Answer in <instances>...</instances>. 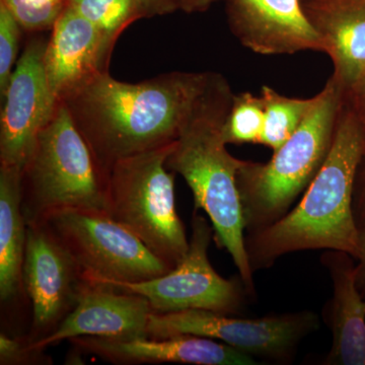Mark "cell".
Masks as SVG:
<instances>
[{
  "instance_id": "7402d4cb",
  "label": "cell",
  "mask_w": 365,
  "mask_h": 365,
  "mask_svg": "<svg viewBox=\"0 0 365 365\" xmlns=\"http://www.w3.org/2000/svg\"><path fill=\"white\" fill-rule=\"evenodd\" d=\"M26 32L52 30L69 0H0Z\"/></svg>"
},
{
  "instance_id": "ba28073f",
  "label": "cell",
  "mask_w": 365,
  "mask_h": 365,
  "mask_svg": "<svg viewBox=\"0 0 365 365\" xmlns=\"http://www.w3.org/2000/svg\"><path fill=\"white\" fill-rule=\"evenodd\" d=\"M319 326L318 314L311 311L244 319L207 309H186L151 312L146 332L153 339L189 335L220 340L255 359L287 364L302 341Z\"/></svg>"
},
{
  "instance_id": "d4e9b609",
  "label": "cell",
  "mask_w": 365,
  "mask_h": 365,
  "mask_svg": "<svg viewBox=\"0 0 365 365\" xmlns=\"http://www.w3.org/2000/svg\"><path fill=\"white\" fill-rule=\"evenodd\" d=\"M353 213L357 225L365 222V155L360 163L353 193Z\"/></svg>"
},
{
  "instance_id": "484cf974",
  "label": "cell",
  "mask_w": 365,
  "mask_h": 365,
  "mask_svg": "<svg viewBox=\"0 0 365 365\" xmlns=\"http://www.w3.org/2000/svg\"><path fill=\"white\" fill-rule=\"evenodd\" d=\"M355 277L360 294L365 299V222L359 227V250H357Z\"/></svg>"
},
{
  "instance_id": "4fadbf2b",
  "label": "cell",
  "mask_w": 365,
  "mask_h": 365,
  "mask_svg": "<svg viewBox=\"0 0 365 365\" xmlns=\"http://www.w3.org/2000/svg\"><path fill=\"white\" fill-rule=\"evenodd\" d=\"M150 314L145 297L86 278L73 311L54 333L30 345L33 349L45 350L61 341L86 336L111 339L148 337Z\"/></svg>"
},
{
  "instance_id": "e0dca14e",
  "label": "cell",
  "mask_w": 365,
  "mask_h": 365,
  "mask_svg": "<svg viewBox=\"0 0 365 365\" xmlns=\"http://www.w3.org/2000/svg\"><path fill=\"white\" fill-rule=\"evenodd\" d=\"M302 6L323 52L332 59V78L349 93L365 78V0H323Z\"/></svg>"
},
{
  "instance_id": "d6986e66",
  "label": "cell",
  "mask_w": 365,
  "mask_h": 365,
  "mask_svg": "<svg viewBox=\"0 0 365 365\" xmlns=\"http://www.w3.org/2000/svg\"><path fill=\"white\" fill-rule=\"evenodd\" d=\"M261 98L265 108V119L259 144L276 151L299 129L313 109L316 97L288 98L264 86Z\"/></svg>"
},
{
  "instance_id": "9c48e42d",
  "label": "cell",
  "mask_w": 365,
  "mask_h": 365,
  "mask_svg": "<svg viewBox=\"0 0 365 365\" xmlns=\"http://www.w3.org/2000/svg\"><path fill=\"white\" fill-rule=\"evenodd\" d=\"M212 240V225L198 215V211H194L188 252L169 273L141 282L97 283L112 285L145 297L153 313L207 309L239 316L247 297H252L251 294L241 277L225 279L213 269L208 258Z\"/></svg>"
},
{
  "instance_id": "8992f818",
  "label": "cell",
  "mask_w": 365,
  "mask_h": 365,
  "mask_svg": "<svg viewBox=\"0 0 365 365\" xmlns=\"http://www.w3.org/2000/svg\"><path fill=\"white\" fill-rule=\"evenodd\" d=\"M174 144L118 160L107 179L108 215L173 268L189 249L177 212L176 173L165 165Z\"/></svg>"
},
{
  "instance_id": "5bb4252c",
  "label": "cell",
  "mask_w": 365,
  "mask_h": 365,
  "mask_svg": "<svg viewBox=\"0 0 365 365\" xmlns=\"http://www.w3.org/2000/svg\"><path fill=\"white\" fill-rule=\"evenodd\" d=\"M111 55L97 28L68 4L45 48L44 68L52 95L61 103L98 74L109 72Z\"/></svg>"
},
{
  "instance_id": "277c9868",
  "label": "cell",
  "mask_w": 365,
  "mask_h": 365,
  "mask_svg": "<svg viewBox=\"0 0 365 365\" xmlns=\"http://www.w3.org/2000/svg\"><path fill=\"white\" fill-rule=\"evenodd\" d=\"M344 97L331 76L299 129L269 162L242 160L237 184L248 234L287 215L313 182L332 148Z\"/></svg>"
},
{
  "instance_id": "83f0119b",
  "label": "cell",
  "mask_w": 365,
  "mask_h": 365,
  "mask_svg": "<svg viewBox=\"0 0 365 365\" xmlns=\"http://www.w3.org/2000/svg\"><path fill=\"white\" fill-rule=\"evenodd\" d=\"M365 126V78L349 93H345Z\"/></svg>"
},
{
  "instance_id": "5b68a950",
  "label": "cell",
  "mask_w": 365,
  "mask_h": 365,
  "mask_svg": "<svg viewBox=\"0 0 365 365\" xmlns=\"http://www.w3.org/2000/svg\"><path fill=\"white\" fill-rule=\"evenodd\" d=\"M108 176L63 103L41 130L21 170V210L26 225L66 210L108 213Z\"/></svg>"
},
{
  "instance_id": "f1b7e54d",
  "label": "cell",
  "mask_w": 365,
  "mask_h": 365,
  "mask_svg": "<svg viewBox=\"0 0 365 365\" xmlns=\"http://www.w3.org/2000/svg\"><path fill=\"white\" fill-rule=\"evenodd\" d=\"M220 0H178L179 9L187 14L203 13Z\"/></svg>"
},
{
  "instance_id": "3957f363",
  "label": "cell",
  "mask_w": 365,
  "mask_h": 365,
  "mask_svg": "<svg viewBox=\"0 0 365 365\" xmlns=\"http://www.w3.org/2000/svg\"><path fill=\"white\" fill-rule=\"evenodd\" d=\"M235 93L225 76L215 73L193 116L182 129L167 158L168 169L181 175L194 197V211L210 218L213 240L227 250L252 297H256L254 272L246 249V225L237 174L242 163L230 155L222 126Z\"/></svg>"
},
{
  "instance_id": "9a60e30c",
  "label": "cell",
  "mask_w": 365,
  "mask_h": 365,
  "mask_svg": "<svg viewBox=\"0 0 365 365\" xmlns=\"http://www.w3.org/2000/svg\"><path fill=\"white\" fill-rule=\"evenodd\" d=\"M81 352L96 355L115 364H186L197 365H256L246 353L222 342L197 336H176L165 339L86 337L69 340Z\"/></svg>"
},
{
  "instance_id": "44dd1931",
  "label": "cell",
  "mask_w": 365,
  "mask_h": 365,
  "mask_svg": "<svg viewBox=\"0 0 365 365\" xmlns=\"http://www.w3.org/2000/svg\"><path fill=\"white\" fill-rule=\"evenodd\" d=\"M265 108L260 97L251 93L234 96L230 112L222 126V137L227 144L260 143Z\"/></svg>"
},
{
  "instance_id": "8fae6325",
  "label": "cell",
  "mask_w": 365,
  "mask_h": 365,
  "mask_svg": "<svg viewBox=\"0 0 365 365\" xmlns=\"http://www.w3.org/2000/svg\"><path fill=\"white\" fill-rule=\"evenodd\" d=\"M46 44L39 38L28 42L1 97L0 165L23 170L38 135L59 104L46 76Z\"/></svg>"
},
{
  "instance_id": "52a82bcc",
  "label": "cell",
  "mask_w": 365,
  "mask_h": 365,
  "mask_svg": "<svg viewBox=\"0 0 365 365\" xmlns=\"http://www.w3.org/2000/svg\"><path fill=\"white\" fill-rule=\"evenodd\" d=\"M93 282H141L172 271L140 239L108 213L66 210L44 222Z\"/></svg>"
},
{
  "instance_id": "ffe728a7",
  "label": "cell",
  "mask_w": 365,
  "mask_h": 365,
  "mask_svg": "<svg viewBox=\"0 0 365 365\" xmlns=\"http://www.w3.org/2000/svg\"><path fill=\"white\" fill-rule=\"evenodd\" d=\"M69 6L97 28L110 52L124 30L146 19L140 0H69Z\"/></svg>"
},
{
  "instance_id": "f546056e",
  "label": "cell",
  "mask_w": 365,
  "mask_h": 365,
  "mask_svg": "<svg viewBox=\"0 0 365 365\" xmlns=\"http://www.w3.org/2000/svg\"><path fill=\"white\" fill-rule=\"evenodd\" d=\"M323 1V0H302V4H311V2Z\"/></svg>"
},
{
  "instance_id": "30bf717a",
  "label": "cell",
  "mask_w": 365,
  "mask_h": 365,
  "mask_svg": "<svg viewBox=\"0 0 365 365\" xmlns=\"http://www.w3.org/2000/svg\"><path fill=\"white\" fill-rule=\"evenodd\" d=\"M86 277L45 223L26 225L24 290L33 307L30 344L54 333L78 304Z\"/></svg>"
},
{
  "instance_id": "cb8c5ba5",
  "label": "cell",
  "mask_w": 365,
  "mask_h": 365,
  "mask_svg": "<svg viewBox=\"0 0 365 365\" xmlns=\"http://www.w3.org/2000/svg\"><path fill=\"white\" fill-rule=\"evenodd\" d=\"M45 350L33 349L26 338H11L0 334V364H52V359L46 356Z\"/></svg>"
},
{
  "instance_id": "7c38bea8",
  "label": "cell",
  "mask_w": 365,
  "mask_h": 365,
  "mask_svg": "<svg viewBox=\"0 0 365 365\" xmlns=\"http://www.w3.org/2000/svg\"><path fill=\"white\" fill-rule=\"evenodd\" d=\"M230 31L242 46L262 55L323 52L302 0H225Z\"/></svg>"
},
{
  "instance_id": "ac0fdd59",
  "label": "cell",
  "mask_w": 365,
  "mask_h": 365,
  "mask_svg": "<svg viewBox=\"0 0 365 365\" xmlns=\"http://www.w3.org/2000/svg\"><path fill=\"white\" fill-rule=\"evenodd\" d=\"M21 169L0 165V299H18L24 290L26 222L21 210Z\"/></svg>"
},
{
  "instance_id": "4316f807",
  "label": "cell",
  "mask_w": 365,
  "mask_h": 365,
  "mask_svg": "<svg viewBox=\"0 0 365 365\" xmlns=\"http://www.w3.org/2000/svg\"><path fill=\"white\" fill-rule=\"evenodd\" d=\"M146 18L155 16H165L174 13L179 9L178 0H140Z\"/></svg>"
},
{
  "instance_id": "7a4b0ae2",
  "label": "cell",
  "mask_w": 365,
  "mask_h": 365,
  "mask_svg": "<svg viewBox=\"0 0 365 365\" xmlns=\"http://www.w3.org/2000/svg\"><path fill=\"white\" fill-rule=\"evenodd\" d=\"M365 155V126L344 97L332 148L299 204L273 225L246 237L253 272L274 265L284 255L334 250L356 258L359 225L353 193Z\"/></svg>"
},
{
  "instance_id": "603a6c76",
  "label": "cell",
  "mask_w": 365,
  "mask_h": 365,
  "mask_svg": "<svg viewBox=\"0 0 365 365\" xmlns=\"http://www.w3.org/2000/svg\"><path fill=\"white\" fill-rule=\"evenodd\" d=\"M21 26L0 4V93L4 95L16 66Z\"/></svg>"
},
{
  "instance_id": "2e32d148",
  "label": "cell",
  "mask_w": 365,
  "mask_h": 365,
  "mask_svg": "<svg viewBox=\"0 0 365 365\" xmlns=\"http://www.w3.org/2000/svg\"><path fill=\"white\" fill-rule=\"evenodd\" d=\"M354 260L351 255L334 250L321 258L333 282L332 299L324 309L332 347L324 365H365V299L356 285Z\"/></svg>"
},
{
  "instance_id": "6da1fadb",
  "label": "cell",
  "mask_w": 365,
  "mask_h": 365,
  "mask_svg": "<svg viewBox=\"0 0 365 365\" xmlns=\"http://www.w3.org/2000/svg\"><path fill=\"white\" fill-rule=\"evenodd\" d=\"M215 76L174 71L129 83L103 72L61 103L108 176L118 160L175 143Z\"/></svg>"
}]
</instances>
